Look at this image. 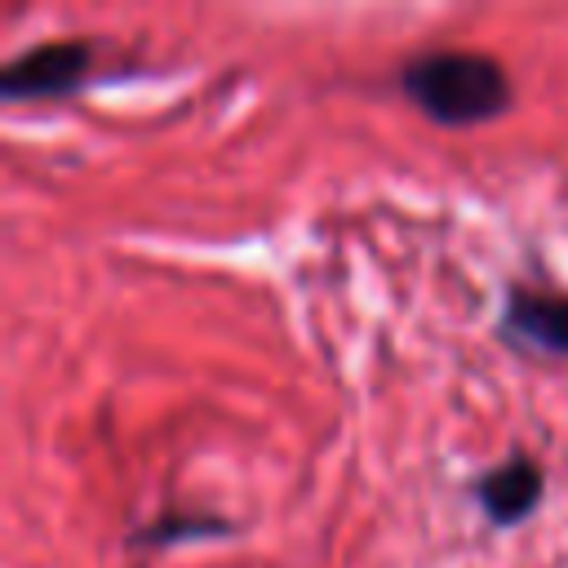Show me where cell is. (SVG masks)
Instances as JSON below:
<instances>
[{"label":"cell","mask_w":568,"mask_h":568,"mask_svg":"<svg viewBox=\"0 0 568 568\" xmlns=\"http://www.w3.org/2000/svg\"><path fill=\"white\" fill-rule=\"evenodd\" d=\"M404 98L444 129H470L484 120H497L515 89L497 58L475 49H430L399 67Z\"/></svg>","instance_id":"cell-1"},{"label":"cell","mask_w":568,"mask_h":568,"mask_svg":"<svg viewBox=\"0 0 568 568\" xmlns=\"http://www.w3.org/2000/svg\"><path fill=\"white\" fill-rule=\"evenodd\" d=\"M93 67V44L84 40H49L13 62L0 67V98L4 102H36V98H67L84 84Z\"/></svg>","instance_id":"cell-2"},{"label":"cell","mask_w":568,"mask_h":568,"mask_svg":"<svg viewBox=\"0 0 568 568\" xmlns=\"http://www.w3.org/2000/svg\"><path fill=\"white\" fill-rule=\"evenodd\" d=\"M501 337L524 346V351H546V355H568V293H541V288H506Z\"/></svg>","instance_id":"cell-3"},{"label":"cell","mask_w":568,"mask_h":568,"mask_svg":"<svg viewBox=\"0 0 568 568\" xmlns=\"http://www.w3.org/2000/svg\"><path fill=\"white\" fill-rule=\"evenodd\" d=\"M546 493V475H541V462L528 457V453H510L506 462L488 466L479 479H475V506L484 510L488 524L497 528H515L524 524L537 501Z\"/></svg>","instance_id":"cell-4"},{"label":"cell","mask_w":568,"mask_h":568,"mask_svg":"<svg viewBox=\"0 0 568 568\" xmlns=\"http://www.w3.org/2000/svg\"><path fill=\"white\" fill-rule=\"evenodd\" d=\"M217 519H209V515H200V519H186V515H160L155 524H146V528H138L133 532V541L138 546H169V541H186V537H217Z\"/></svg>","instance_id":"cell-5"}]
</instances>
